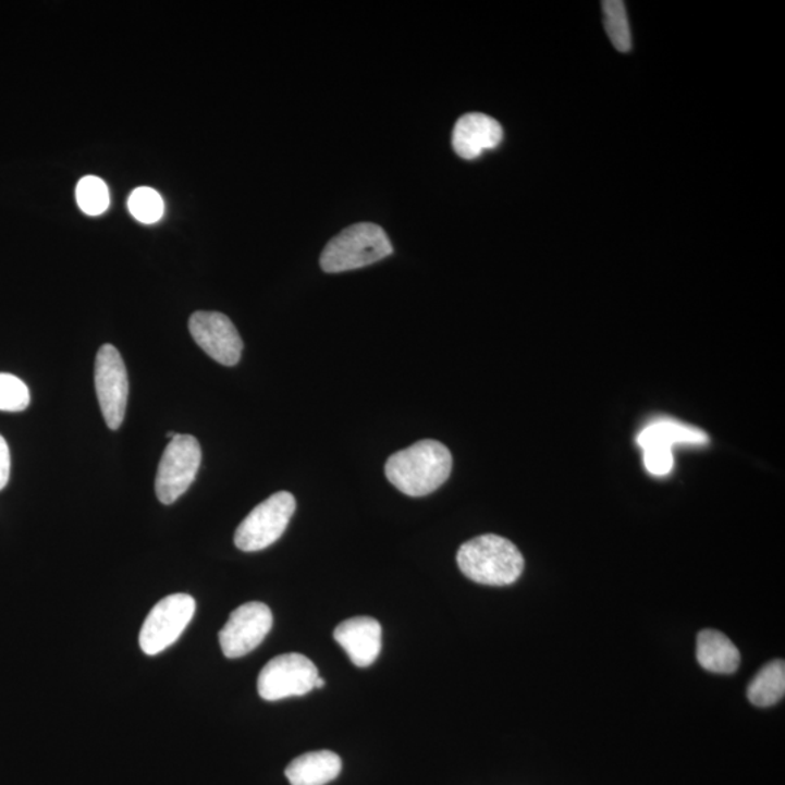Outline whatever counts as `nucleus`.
<instances>
[{
	"instance_id": "10",
	"label": "nucleus",
	"mask_w": 785,
	"mask_h": 785,
	"mask_svg": "<svg viewBox=\"0 0 785 785\" xmlns=\"http://www.w3.org/2000/svg\"><path fill=\"white\" fill-rule=\"evenodd\" d=\"M189 332L204 353L221 366L241 361L243 341L232 320L219 311H197L191 316Z\"/></svg>"
},
{
	"instance_id": "21",
	"label": "nucleus",
	"mask_w": 785,
	"mask_h": 785,
	"mask_svg": "<svg viewBox=\"0 0 785 785\" xmlns=\"http://www.w3.org/2000/svg\"><path fill=\"white\" fill-rule=\"evenodd\" d=\"M11 475V453L5 438L0 436V490L5 488Z\"/></svg>"
},
{
	"instance_id": "15",
	"label": "nucleus",
	"mask_w": 785,
	"mask_h": 785,
	"mask_svg": "<svg viewBox=\"0 0 785 785\" xmlns=\"http://www.w3.org/2000/svg\"><path fill=\"white\" fill-rule=\"evenodd\" d=\"M697 661L702 670L728 675L739 667L740 653L726 635L710 628L697 637Z\"/></svg>"
},
{
	"instance_id": "19",
	"label": "nucleus",
	"mask_w": 785,
	"mask_h": 785,
	"mask_svg": "<svg viewBox=\"0 0 785 785\" xmlns=\"http://www.w3.org/2000/svg\"><path fill=\"white\" fill-rule=\"evenodd\" d=\"M128 208L134 219L146 224H154L162 219L164 210L162 197L147 186L133 191L128 198Z\"/></svg>"
},
{
	"instance_id": "16",
	"label": "nucleus",
	"mask_w": 785,
	"mask_h": 785,
	"mask_svg": "<svg viewBox=\"0 0 785 785\" xmlns=\"http://www.w3.org/2000/svg\"><path fill=\"white\" fill-rule=\"evenodd\" d=\"M785 694V663L772 661L750 680L748 698L753 706L771 707L783 700Z\"/></svg>"
},
{
	"instance_id": "12",
	"label": "nucleus",
	"mask_w": 785,
	"mask_h": 785,
	"mask_svg": "<svg viewBox=\"0 0 785 785\" xmlns=\"http://www.w3.org/2000/svg\"><path fill=\"white\" fill-rule=\"evenodd\" d=\"M503 130L492 116L470 112L455 123L453 147L459 158L473 160L501 145Z\"/></svg>"
},
{
	"instance_id": "14",
	"label": "nucleus",
	"mask_w": 785,
	"mask_h": 785,
	"mask_svg": "<svg viewBox=\"0 0 785 785\" xmlns=\"http://www.w3.org/2000/svg\"><path fill=\"white\" fill-rule=\"evenodd\" d=\"M342 761L331 750L300 755L285 770L292 785H327L341 774Z\"/></svg>"
},
{
	"instance_id": "6",
	"label": "nucleus",
	"mask_w": 785,
	"mask_h": 785,
	"mask_svg": "<svg viewBox=\"0 0 785 785\" xmlns=\"http://www.w3.org/2000/svg\"><path fill=\"white\" fill-rule=\"evenodd\" d=\"M195 614V600L186 593H173L151 609L138 637L143 652L155 657L180 639Z\"/></svg>"
},
{
	"instance_id": "11",
	"label": "nucleus",
	"mask_w": 785,
	"mask_h": 785,
	"mask_svg": "<svg viewBox=\"0 0 785 785\" xmlns=\"http://www.w3.org/2000/svg\"><path fill=\"white\" fill-rule=\"evenodd\" d=\"M383 628L376 618L354 617L341 623L333 631L336 643L345 650L351 662L367 667L376 662L381 652Z\"/></svg>"
},
{
	"instance_id": "4",
	"label": "nucleus",
	"mask_w": 785,
	"mask_h": 785,
	"mask_svg": "<svg viewBox=\"0 0 785 785\" xmlns=\"http://www.w3.org/2000/svg\"><path fill=\"white\" fill-rule=\"evenodd\" d=\"M294 512H296V499L292 493L272 494L267 501L254 507V511L242 520L234 535V544L246 553L270 548L287 530Z\"/></svg>"
},
{
	"instance_id": "17",
	"label": "nucleus",
	"mask_w": 785,
	"mask_h": 785,
	"mask_svg": "<svg viewBox=\"0 0 785 785\" xmlns=\"http://www.w3.org/2000/svg\"><path fill=\"white\" fill-rule=\"evenodd\" d=\"M602 11L611 42L620 53H628L631 50V33L626 5L622 0H606L602 2Z\"/></svg>"
},
{
	"instance_id": "22",
	"label": "nucleus",
	"mask_w": 785,
	"mask_h": 785,
	"mask_svg": "<svg viewBox=\"0 0 785 785\" xmlns=\"http://www.w3.org/2000/svg\"><path fill=\"white\" fill-rule=\"evenodd\" d=\"M324 687V679L320 678L318 676V679L315 680V688H323Z\"/></svg>"
},
{
	"instance_id": "2",
	"label": "nucleus",
	"mask_w": 785,
	"mask_h": 785,
	"mask_svg": "<svg viewBox=\"0 0 785 785\" xmlns=\"http://www.w3.org/2000/svg\"><path fill=\"white\" fill-rule=\"evenodd\" d=\"M459 571L473 582L488 587H507L524 572V557L510 540L501 536L476 537L459 548Z\"/></svg>"
},
{
	"instance_id": "8",
	"label": "nucleus",
	"mask_w": 785,
	"mask_h": 785,
	"mask_svg": "<svg viewBox=\"0 0 785 785\" xmlns=\"http://www.w3.org/2000/svg\"><path fill=\"white\" fill-rule=\"evenodd\" d=\"M95 388L107 427L115 431L123 424L128 402L127 368L114 345H103L95 359Z\"/></svg>"
},
{
	"instance_id": "20",
	"label": "nucleus",
	"mask_w": 785,
	"mask_h": 785,
	"mask_svg": "<svg viewBox=\"0 0 785 785\" xmlns=\"http://www.w3.org/2000/svg\"><path fill=\"white\" fill-rule=\"evenodd\" d=\"M32 394L19 377L0 372V410L23 412L29 406Z\"/></svg>"
},
{
	"instance_id": "1",
	"label": "nucleus",
	"mask_w": 785,
	"mask_h": 785,
	"mask_svg": "<svg viewBox=\"0 0 785 785\" xmlns=\"http://www.w3.org/2000/svg\"><path fill=\"white\" fill-rule=\"evenodd\" d=\"M453 455L440 441L424 440L397 451L385 463L390 483L412 498L427 496L449 480Z\"/></svg>"
},
{
	"instance_id": "3",
	"label": "nucleus",
	"mask_w": 785,
	"mask_h": 785,
	"mask_svg": "<svg viewBox=\"0 0 785 785\" xmlns=\"http://www.w3.org/2000/svg\"><path fill=\"white\" fill-rule=\"evenodd\" d=\"M392 254V243L380 225L358 223L342 230L324 246L320 267L328 274H340L372 266Z\"/></svg>"
},
{
	"instance_id": "7",
	"label": "nucleus",
	"mask_w": 785,
	"mask_h": 785,
	"mask_svg": "<svg viewBox=\"0 0 785 785\" xmlns=\"http://www.w3.org/2000/svg\"><path fill=\"white\" fill-rule=\"evenodd\" d=\"M318 676V667L309 658L300 653L281 654L260 671L258 692L267 701L306 696L315 688Z\"/></svg>"
},
{
	"instance_id": "5",
	"label": "nucleus",
	"mask_w": 785,
	"mask_h": 785,
	"mask_svg": "<svg viewBox=\"0 0 785 785\" xmlns=\"http://www.w3.org/2000/svg\"><path fill=\"white\" fill-rule=\"evenodd\" d=\"M201 446L193 436H176L169 442L156 475V494L164 505L176 502L193 485L201 466Z\"/></svg>"
},
{
	"instance_id": "13",
	"label": "nucleus",
	"mask_w": 785,
	"mask_h": 785,
	"mask_svg": "<svg viewBox=\"0 0 785 785\" xmlns=\"http://www.w3.org/2000/svg\"><path fill=\"white\" fill-rule=\"evenodd\" d=\"M637 442L643 453H659L672 455L676 444L701 445L709 442V437L701 429L675 422V420H659L646 427L639 433Z\"/></svg>"
},
{
	"instance_id": "9",
	"label": "nucleus",
	"mask_w": 785,
	"mask_h": 785,
	"mask_svg": "<svg viewBox=\"0 0 785 785\" xmlns=\"http://www.w3.org/2000/svg\"><path fill=\"white\" fill-rule=\"evenodd\" d=\"M271 610L262 602H246L230 614L229 622L221 628L219 639L224 657H246L258 648L271 631Z\"/></svg>"
},
{
	"instance_id": "18",
	"label": "nucleus",
	"mask_w": 785,
	"mask_h": 785,
	"mask_svg": "<svg viewBox=\"0 0 785 785\" xmlns=\"http://www.w3.org/2000/svg\"><path fill=\"white\" fill-rule=\"evenodd\" d=\"M76 199L81 210L88 216H99L110 206V191L97 176L82 177L76 186Z\"/></svg>"
}]
</instances>
